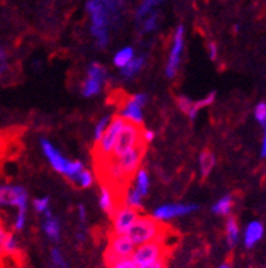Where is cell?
<instances>
[{"instance_id": "cell-1", "label": "cell", "mask_w": 266, "mask_h": 268, "mask_svg": "<svg viewBox=\"0 0 266 268\" xmlns=\"http://www.w3.org/2000/svg\"><path fill=\"white\" fill-rule=\"evenodd\" d=\"M167 230L169 228L161 221L155 220L153 216L140 215L128 229L126 236L137 247V245L151 242V241L163 242L169 234Z\"/></svg>"}, {"instance_id": "cell-2", "label": "cell", "mask_w": 266, "mask_h": 268, "mask_svg": "<svg viewBox=\"0 0 266 268\" xmlns=\"http://www.w3.org/2000/svg\"><path fill=\"white\" fill-rule=\"evenodd\" d=\"M41 149H42V153L49 161V163L52 165L53 169L61 175H64L71 181L85 169L83 163L79 161H69L65 158L64 155L61 154L60 151L46 139L41 140Z\"/></svg>"}, {"instance_id": "cell-3", "label": "cell", "mask_w": 266, "mask_h": 268, "mask_svg": "<svg viewBox=\"0 0 266 268\" xmlns=\"http://www.w3.org/2000/svg\"><path fill=\"white\" fill-rule=\"evenodd\" d=\"M87 10L91 14V20H93L91 32H93L94 37L97 38L98 45L103 48L109 42V32H108L110 15L109 11L101 0H90L87 3Z\"/></svg>"}, {"instance_id": "cell-4", "label": "cell", "mask_w": 266, "mask_h": 268, "mask_svg": "<svg viewBox=\"0 0 266 268\" xmlns=\"http://www.w3.org/2000/svg\"><path fill=\"white\" fill-rule=\"evenodd\" d=\"M124 124H125V120L120 116H114L113 118H110L109 126L102 135V138L98 142H95L93 150L94 159L109 158L112 155V151H113L114 144H116V140H117L118 134H120Z\"/></svg>"}, {"instance_id": "cell-5", "label": "cell", "mask_w": 266, "mask_h": 268, "mask_svg": "<svg viewBox=\"0 0 266 268\" xmlns=\"http://www.w3.org/2000/svg\"><path fill=\"white\" fill-rule=\"evenodd\" d=\"M141 131H143V127L139 124L125 121L120 134H118L110 158H118L122 154H125L126 151L132 150L133 147H136L139 143L143 142L141 140Z\"/></svg>"}, {"instance_id": "cell-6", "label": "cell", "mask_w": 266, "mask_h": 268, "mask_svg": "<svg viewBox=\"0 0 266 268\" xmlns=\"http://www.w3.org/2000/svg\"><path fill=\"white\" fill-rule=\"evenodd\" d=\"M166 256H167V247L161 241H151V242L137 245L130 259L137 265H143L166 259Z\"/></svg>"}, {"instance_id": "cell-7", "label": "cell", "mask_w": 266, "mask_h": 268, "mask_svg": "<svg viewBox=\"0 0 266 268\" xmlns=\"http://www.w3.org/2000/svg\"><path fill=\"white\" fill-rule=\"evenodd\" d=\"M135 248H136V245L128 238L126 234H121V236L112 234L109 240V245H108L105 255H103L106 265H109L110 263H113V261L118 260V259L130 257Z\"/></svg>"}, {"instance_id": "cell-8", "label": "cell", "mask_w": 266, "mask_h": 268, "mask_svg": "<svg viewBox=\"0 0 266 268\" xmlns=\"http://www.w3.org/2000/svg\"><path fill=\"white\" fill-rule=\"evenodd\" d=\"M16 207L28 211V192L19 185H0V207Z\"/></svg>"}, {"instance_id": "cell-9", "label": "cell", "mask_w": 266, "mask_h": 268, "mask_svg": "<svg viewBox=\"0 0 266 268\" xmlns=\"http://www.w3.org/2000/svg\"><path fill=\"white\" fill-rule=\"evenodd\" d=\"M147 144L144 142L139 143L136 147H133L132 150L126 151L125 154H122L118 158H114L117 161L118 166L121 167V170L125 173V176L129 180L133 179V176L136 175L139 167H140L141 159L144 157Z\"/></svg>"}, {"instance_id": "cell-10", "label": "cell", "mask_w": 266, "mask_h": 268, "mask_svg": "<svg viewBox=\"0 0 266 268\" xmlns=\"http://www.w3.org/2000/svg\"><path fill=\"white\" fill-rule=\"evenodd\" d=\"M106 79V68L98 63H91L87 69V78L83 83V95L94 97L101 93L102 86Z\"/></svg>"}, {"instance_id": "cell-11", "label": "cell", "mask_w": 266, "mask_h": 268, "mask_svg": "<svg viewBox=\"0 0 266 268\" xmlns=\"http://www.w3.org/2000/svg\"><path fill=\"white\" fill-rule=\"evenodd\" d=\"M147 100H148V97L143 93L133 95L128 101L124 102V108L120 110L118 116L124 118L125 121L141 126V123H143V108L147 104Z\"/></svg>"}, {"instance_id": "cell-12", "label": "cell", "mask_w": 266, "mask_h": 268, "mask_svg": "<svg viewBox=\"0 0 266 268\" xmlns=\"http://www.w3.org/2000/svg\"><path fill=\"white\" fill-rule=\"evenodd\" d=\"M183 44H185V29H183V26H178L175 36H174L173 48H171V52H170L169 61L166 64V75L169 78H174L177 75L179 64H181Z\"/></svg>"}, {"instance_id": "cell-13", "label": "cell", "mask_w": 266, "mask_h": 268, "mask_svg": "<svg viewBox=\"0 0 266 268\" xmlns=\"http://www.w3.org/2000/svg\"><path fill=\"white\" fill-rule=\"evenodd\" d=\"M140 216L139 210L132 208L129 206L122 204L121 207L118 208L116 214L113 215V233L114 236H121V234H126L128 229L133 225V222Z\"/></svg>"}, {"instance_id": "cell-14", "label": "cell", "mask_w": 266, "mask_h": 268, "mask_svg": "<svg viewBox=\"0 0 266 268\" xmlns=\"http://www.w3.org/2000/svg\"><path fill=\"white\" fill-rule=\"evenodd\" d=\"M197 210L196 204H163L153 211V218L157 221H170L177 216L186 215Z\"/></svg>"}, {"instance_id": "cell-15", "label": "cell", "mask_w": 266, "mask_h": 268, "mask_svg": "<svg viewBox=\"0 0 266 268\" xmlns=\"http://www.w3.org/2000/svg\"><path fill=\"white\" fill-rule=\"evenodd\" d=\"M124 203V198H121L120 195H117L116 192L112 191L108 185L101 184V196H99V206L103 211L113 218V215L116 214L118 208L121 207Z\"/></svg>"}, {"instance_id": "cell-16", "label": "cell", "mask_w": 266, "mask_h": 268, "mask_svg": "<svg viewBox=\"0 0 266 268\" xmlns=\"http://www.w3.org/2000/svg\"><path fill=\"white\" fill-rule=\"evenodd\" d=\"M263 225L259 221H254L247 225L246 230H245V237H243V242L246 248H253L255 244H258L263 237Z\"/></svg>"}, {"instance_id": "cell-17", "label": "cell", "mask_w": 266, "mask_h": 268, "mask_svg": "<svg viewBox=\"0 0 266 268\" xmlns=\"http://www.w3.org/2000/svg\"><path fill=\"white\" fill-rule=\"evenodd\" d=\"M42 229L44 232L46 233V236L53 241H59L60 240V234H61V228H60V222L57 218H55L50 210L45 212V220L44 224H42Z\"/></svg>"}, {"instance_id": "cell-18", "label": "cell", "mask_w": 266, "mask_h": 268, "mask_svg": "<svg viewBox=\"0 0 266 268\" xmlns=\"http://www.w3.org/2000/svg\"><path fill=\"white\" fill-rule=\"evenodd\" d=\"M215 163H216V157L210 150H204L198 157V166H200V173L202 177H208L210 172L214 170Z\"/></svg>"}, {"instance_id": "cell-19", "label": "cell", "mask_w": 266, "mask_h": 268, "mask_svg": "<svg viewBox=\"0 0 266 268\" xmlns=\"http://www.w3.org/2000/svg\"><path fill=\"white\" fill-rule=\"evenodd\" d=\"M226 237H227V244L230 247H235L239 241V225L236 218L230 216L227 220L226 224Z\"/></svg>"}, {"instance_id": "cell-20", "label": "cell", "mask_w": 266, "mask_h": 268, "mask_svg": "<svg viewBox=\"0 0 266 268\" xmlns=\"http://www.w3.org/2000/svg\"><path fill=\"white\" fill-rule=\"evenodd\" d=\"M133 189L141 196V198H144L147 193H148L149 189V176L147 173V170L144 169H140V170L137 172L136 179H135V187Z\"/></svg>"}, {"instance_id": "cell-21", "label": "cell", "mask_w": 266, "mask_h": 268, "mask_svg": "<svg viewBox=\"0 0 266 268\" xmlns=\"http://www.w3.org/2000/svg\"><path fill=\"white\" fill-rule=\"evenodd\" d=\"M144 63H145V59L143 56L133 57L132 60H130L124 68H121L122 77L128 78V79H129V78H133L136 74H139L141 69H143Z\"/></svg>"}, {"instance_id": "cell-22", "label": "cell", "mask_w": 266, "mask_h": 268, "mask_svg": "<svg viewBox=\"0 0 266 268\" xmlns=\"http://www.w3.org/2000/svg\"><path fill=\"white\" fill-rule=\"evenodd\" d=\"M232 206H234L232 196L226 195L214 204L212 211H214V214H218V215H228L231 212V210H232Z\"/></svg>"}, {"instance_id": "cell-23", "label": "cell", "mask_w": 266, "mask_h": 268, "mask_svg": "<svg viewBox=\"0 0 266 268\" xmlns=\"http://www.w3.org/2000/svg\"><path fill=\"white\" fill-rule=\"evenodd\" d=\"M215 98H216V93L212 91V93L208 94L206 97H204L202 100H200V101H193L192 109H190V112L188 116H189L190 118H194L196 116H197L198 110H201L202 108H206V106L212 105V104L215 102Z\"/></svg>"}, {"instance_id": "cell-24", "label": "cell", "mask_w": 266, "mask_h": 268, "mask_svg": "<svg viewBox=\"0 0 266 268\" xmlns=\"http://www.w3.org/2000/svg\"><path fill=\"white\" fill-rule=\"evenodd\" d=\"M135 57V52L133 49L126 46V48H122L121 51H118L114 56V65H117L120 68H124L130 60Z\"/></svg>"}, {"instance_id": "cell-25", "label": "cell", "mask_w": 266, "mask_h": 268, "mask_svg": "<svg viewBox=\"0 0 266 268\" xmlns=\"http://www.w3.org/2000/svg\"><path fill=\"white\" fill-rule=\"evenodd\" d=\"M93 175L90 173L89 170H86V169H83V170L79 173V175L75 177V179L72 180V183L76 185V187H81V188H89L93 185Z\"/></svg>"}, {"instance_id": "cell-26", "label": "cell", "mask_w": 266, "mask_h": 268, "mask_svg": "<svg viewBox=\"0 0 266 268\" xmlns=\"http://www.w3.org/2000/svg\"><path fill=\"white\" fill-rule=\"evenodd\" d=\"M18 253V242L12 233H8L7 238L4 241V256H15Z\"/></svg>"}, {"instance_id": "cell-27", "label": "cell", "mask_w": 266, "mask_h": 268, "mask_svg": "<svg viewBox=\"0 0 266 268\" xmlns=\"http://www.w3.org/2000/svg\"><path fill=\"white\" fill-rule=\"evenodd\" d=\"M50 259H52V263L53 265H55V268H68V264H67L63 253L60 252V249L53 248L52 253H50Z\"/></svg>"}, {"instance_id": "cell-28", "label": "cell", "mask_w": 266, "mask_h": 268, "mask_svg": "<svg viewBox=\"0 0 266 268\" xmlns=\"http://www.w3.org/2000/svg\"><path fill=\"white\" fill-rule=\"evenodd\" d=\"M109 123H110L109 116H105V117H102L101 120H99V123H98L97 127H95V131H94L95 142H98V140L102 138V135H103V132H105L108 126H109Z\"/></svg>"}, {"instance_id": "cell-29", "label": "cell", "mask_w": 266, "mask_h": 268, "mask_svg": "<svg viewBox=\"0 0 266 268\" xmlns=\"http://www.w3.org/2000/svg\"><path fill=\"white\" fill-rule=\"evenodd\" d=\"M254 116L255 120L265 128L266 126V104L265 102H259L258 105L255 106L254 109Z\"/></svg>"}, {"instance_id": "cell-30", "label": "cell", "mask_w": 266, "mask_h": 268, "mask_svg": "<svg viewBox=\"0 0 266 268\" xmlns=\"http://www.w3.org/2000/svg\"><path fill=\"white\" fill-rule=\"evenodd\" d=\"M108 268H137V264L130 257H125V259H118V260L110 263Z\"/></svg>"}, {"instance_id": "cell-31", "label": "cell", "mask_w": 266, "mask_h": 268, "mask_svg": "<svg viewBox=\"0 0 266 268\" xmlns=\"http://www.w3.org/2000/svg\"><path fill=\"white\" fill-rule=\"evenodd\" d=\"M192 105H193V101L190 98L185 97V95H179L177 98V106L179 108L182 113L189 114L190 109H192Z\"/></svg>"}, {"instance_id": "cell-32", "label": "cell", "mask_w": 266, "mask_h": 268, "mask_svg": "<svg viewBox=\"0 0 266 268\" xmlns=\"http://www.w3.org/2000/svg\"><path fill=\"white\" fill-rule=\"evenodd\" d=\"M161 2L162 0H144V2L141 3L139 11H137V16H139V18L144 16L147 12H149L152 10V7H155V6L161 3Z\"/></svg>"}, {"instance_id": "cell-33", "label": "cell", "mask_w": 266, "mask_h": 268, "mask_svg": "<svg viewBox=\"0 0 266 268\" xmlns=\"http://www.w3.org/2000/svg\"><path fill=\"white\" fill-rule=\"evenodd\" d=\"M33 206L37 211L45 214L49 210V198H38L33 202Z\"/></svg>"}, {"instance_id": "cell-34", "label": "cell", "mask_w": 266, "mask_h": 268, "mask_svg": "<svg viewBox=\"0 0 266 268\" xmlns=\"http://www.w3.org/2000/svg\"><path fill=\"white\" fill-rule=\"evenodd\" d=\"M24 224H26V211H18L15 222H14V229L16 232H20L24 228Z\"/></svg>"}, {"instance_id": "cell-35", "label": "cell", "mask_w": 266, "mask_h": 268, "mask_svg": "<svg viewBox=\"0 0 266 268\" xmlns=\"http://www.w3.org/2000/svg\"><path fill=\"white\" fill-rule=\"evenodd\" d=\"M156 23H157L156 14H152V15L149 16L148 19L144 22V30L145 32H152L153 29L156 28Z\"/></svg>"}, {"instance_id": "cell-36", "label": "cell", "mask_w": 266, "mask_h": 268, "mask_svg": "<svg viewBox=\"0 0 266 268\" xmlns=\"http://www.w3.org/2000/svg\"><path fill=\"white\" fill-rule=\"evenodd\" d=\"M155 139V134H153L152 131L151 130H144L143 128V131H141V140L145 143V144H148V143H151Z\"/></svg>"}, {"instance_id": "cell-37", "label": "cell", "mask_w": 266, "mask_h": 268, "mask_svg": "<svg viewBox=\"0 0 266 268\" xmlns=\"http://www.w3.org/2000/svg\"><path fill=\"white\" fill-rule=\"evenodd\" d=\"M137 268H166V259L152 261V263H148V264L137 265Z\"/></svg>"}, {"instance_id": "cell-38", "label": "cell", "mask_w": 266, "mask_h": 268, "mask_svg": "<svg viewBox=\"0 0 266 268\" xmlns=\"http://www.w3.org/2000/svg\"><path fill=\"white\" fill-rule=\"evenodd\" d=\"M208 55H209L210 60H216L219 56V49L218 45L215 44V42H209L208 45Z\"/></svg>"}, {"instance_id": "cell-39", "label": "cell", "mask_w": 266, "mask_h": 268, "mask_svg": "<svg viewBox=\"0 0 266 268\" xmlns=\"http://www.w3.org/2000/svg\"><path fill=\"white\" fill-rule=\"evenodd\" d=\"M79 216H81L82 222L86 221V208L85 206H79Z\"/></svg>"}, {"instance_id": "cell-40", "label": "cell", "mask_w": 266, "mask_h": 268, "mask_svg": "<svg viewBox=\"0 0 266 268\" xmlns=\"http://www.w3.org/2000/svg\"><path fill=\"white\" fill-rule=\"evenodd\" d=\"M265 155H266V140L265 138H263L262 146H261V158H265Z\"/></svg>"}, {"instance_id": "cell-41", "label": "cell", "mask_w": 266, "mask_h": 268, "mask_svg": "<svg viewBox=\"0 0 266 268\" xmlns=\"http://www.w3.org/2000/svg\"><path fill=\"white\" fill-rule=\"evenodd\" d=\"M0 59H2V60H3V59H4V53L2 52V49H0Z\"/></svg>"}, {"instance_id": "cell-42", "label": "cell", "mask_w": 266, "mask_h": 268, "mask_svg": "<svg viewBox=\"0 0 266 268\" xmlns=\"http://www.w3.org/2000/svg\"><path fill=\"white\" fill-rule=\"evenodd\" d=\"M220 268H231V267L228 264H222L220 265Z\"/></svg>"}, {"instance_id": "cell-43", "label": "cell", "mask_w": 266, "mask_h": 268, "mask_svg": "<svg viewBox=\"0 0 266 268\" xmlns=\"http://www.w3.org/2000/svg\"><path fill=\"white\" fill-rule=\"evenodd\" d=\"M2 71H3V65H0V74H2Z\"/></svg>"}, {"instance_id": "cell-44", "label": "cell", "mask_w": 266, "mask_h": 268, "mask_svg": "<svg viewBox=\"0 0 266 268\" xmlns=\"http://www.w3.org/2000/svg\"><path fill=\"white\" fill-rule=\"evenodd\" d=\"M0 268H3V265H2V264H0Z\"/></svg>"}]
</instances>
